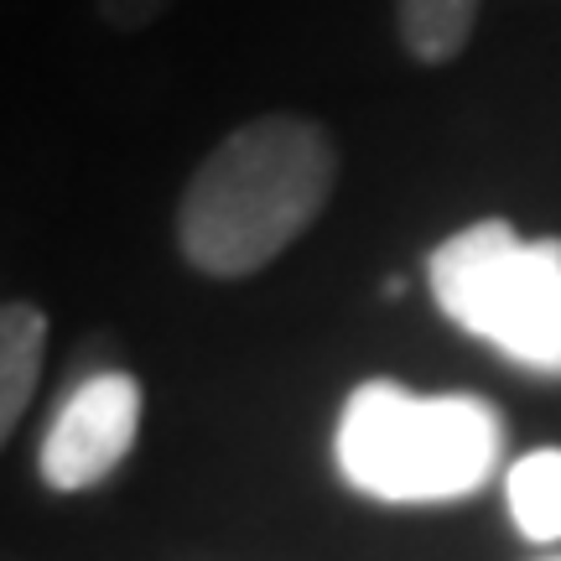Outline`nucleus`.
<instances>
[{"label":"nucleus","instance_id":"obj_6","mask_svg":"<svg viewBox=\"0 0 561 561\" xmlns=\"http://www.w3.org/2000/svg\"><path fill=\"white\" fill-rule=\"evenodd\" d=\"M504 510L530 546L561 541V447H536L504 468Z\"/></svg>","mask_w":561,"mask_h":561},{"label":"nucleus","instance_id":"obj_9","mask_svg":"<svg viewBox=\"0 0 561 561\" xmlns=\"http://www.w3.org/2000/svg\"><path fill=\"white\" fill-rule=\"evenodd\" d=\"M541 561H561V557H541Z\"/></svg>","mask_w":561,"mask_h":561},{"label":"nucleus","instance_id":"obj_2","mask_svg":"<svg viewBox=\"0 0 561 561\" xmlns=\"http://www.w3.org/2000/svg\"><path fill=\"white\" fill-rule=\"evenodd\" d=\"M504 437L510 426L483 396H421L401 380H364L333 421V462L364 500L458 504L494 483Z\"/></svg>","mask_w":561,"mask_h":561},{"label":"nucleus","instance_id":"obj_8","mask_svg":"<svg viewBox=\"0 0 561 561\" xmlns=\"http://www.w3.org/2000/svg\"><path fill=\"white\" fill-rule=\"evenodd\" d=\"M178 0H94V11L110 32H146V26H157L167 11H172Z\"/></svg>","mask_w":561,"mask_h":561},{"label":"nucleus","instance_id":"obj_7","mask_svg":"<svg viewBox=\"0 0 561 561\" xmlns=\"http://www.w3.org/2000/svg\"><path fill=\"white\" fill-rule=\"evenodd\" d=\"M479 26V0H396V32L405 58L421 68H442L468 53Z\"/></svg>","mask_w":561,"mask_h":561},{"label":"nucleus","instance_id":"obj_1","mask_svg":"<svg viewBox=\"0 0 561 561\" xmlns=\"http://www.w3.org/2000/svg\"><path fill=\"white\" fill-rule=\"evenodd\" d=\"M339 187L328 125L271 110L193 167L178 198V250L198 276L240 280L280 261L322 219Z\"/></svg>","mask_w":561,"mask_h":561},{"label":"nucleus","instance_id":"obj_3","mask_svg":"<svg viewBox=\"0 0 561 561\" xmlns=\"http://www.w3.org/2000/svg\"><path fill=\"white\" fill-rule=\"evenodd\" d=\"M426 286L453 328L561 380V240H525L510 219L462 224L432 250Z\"/></svg>","mask_w":561,"mask_h":561},{"label":"nucleus","instance_id":"obj_5","mask_svg":"<svg viewBox=\"0 0 561 561\" xmlns=\"http://www.w3.org/2000/svg\"><path fill=\"white\" fill-rule=\"evenodd\" d=\"M47 312L37 301H0V447L16 437L26 405L42 385Z\"/></svg>","mask_w":561,"mask_h":561},{"label":"nucleus","instance_id":"obj_4","mask_svg":"<svg viewBox=\"0 0 561 561\" xmlns=\"http://www.w3.org/2000/svg\"><path fill=\"white\" fill-rule=\"evenodd\" d=\"M140 405H146V390H140L130 369H100L83 385H73L68 401L58 405L53 426L42 432L37 447L42 483L58 489V494L100 489L136 453Z\"/></svg>","mask_w":561,"mask_h":561}]
</instances>
